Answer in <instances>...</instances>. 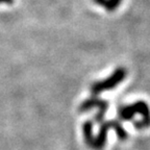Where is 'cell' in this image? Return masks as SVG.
Masks as SVG:
<instances>
[{
    "mask_svg": "<svg viewBox=\"0 0 150 150\" xmlns=\"http://www.w3.org/2000/svg\"><path fill=\"white\" fill-rule=\"evenodd\" d=\"M137 114L142 115L143 119L134 122V127L138 129H144L150 126V108L144 101H137L130 105L121 106L118 110V117L123 121H129L134 118Z\"/></svg>",
    "mask_w": 150,
    "mask_h": 150,
    "instance_id": "6da1fadb",
    "label": "cell"
},
{
    "mask_svg": "<svg viewBox=\"0 0 150 150\" xmlns=\"http://www.w3.org/2000/svg\"><path fill=\"white\" fill-rule=\"evenodd\" d=\"M110 129H114V130L116 131V134H117L118 138L121 141H124L128 138L127 131L122 127V125L120 124L118 121L112 120V121L104 122V123H101L98 134H97V137L95 138V140H94L93 148L101 150L104 147L105 142H106V137H108V131L110 130Z\"/></svg>",
    "mask_w": 150,
    "mask_h": 150,
    "instance_id": "7a4b0ae2",
    "label": "cell"
},
{
    "mask_svg": "<svg viewBox=\"0 0 150 150\" xmlns=\"http://www.w3.org/2000/svg\"><path fill=\"white\" fill-rule=\"evenodd\" d=\"M126 69L120 68L116 69L112 74L110 75V77L105 78V79L100 80V81H95L91 84L90 87V91H91L92 95L93 96H96V95H99L102 92L106 91V90H112L114 89L115 87H117L118 84L122 81L126 77Z\"/></svg>",
    "mask_w": 150,
    "mask_h": 150,
    "instance_id": "3957f363",
    "label": "cell"
},
{
    "mask_svg": "<svg viewBox=\"0 0 150 150\" xmlns=\"http://www.w3.org/2000/svg\"><path fill=\"white\" fill-rule=\"evenodd\" d=\"M108 102L104 99L97 98L96 96H93L91 98L86 99L84 101H82L81 104L79 105V112H86L91 110L92 108H96L98 110V112L95 115V122L97 123H102L103 119H104V115H105L106 110H108Z\"/></svg>",
    "mask_w": 150,
    "mask_h": 150,
    "instance_id": "277c9868",
    "label": "cell"
},
{
    "mask_svg": "<svg viewBox=\"0 0 150 150\" xmlns=\"http://www.w3.org/2000/svg\"><path fill=\"white\" fill-rule=\"evenodd\" d=\"M82 131H83V138L84 142L89 147L93 148L94 140L95 138L93 137V122L88 120L82 124Z\"/></svg>",
    "mask_w": 150,
    "mask_h": 150,
    "instance_id": "5b68a950",
    "label": "cell"
},
{
    "mask_svg": "<svg viewBox=\"0 0 150 150\" xmlns=\"http://www.w3.org/2000/svg\"><path fill=\"white\" fill-rule=\"evenodd\" d=\"M93 2L104 7L108 12H114L119 7L122 0H93Z\"/></svg>",
    "mask_w": 150,
    "mask_h": 150,
    "instance_id": "8992f818",
    "label": "cell"
},
{
    "mask_svg": "<svg viewBox=\"0 0 150 150\" xmlns=\"http://www.w3.org/2000/svg\"><path fill=\"white\" fill-rule=\"evenodd\" d=\"M0 3H5V4H13L14 0H0Z\"/></svg>",
    "mask_w": 150,
    "mask_h": 150,
    "instance_id": "52a82bcc",
    "label": "cell"
}]
</instances>
